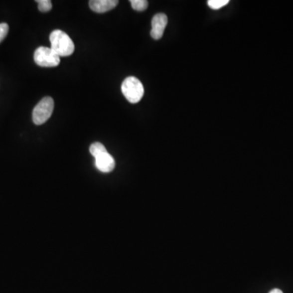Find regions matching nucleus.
Returning <instances> with one entry per match:
<instances>
[{
	"mask_svg": "<svg viewBox=\"0 0 293 293\" xmlns=\"http://www.w3.org/2000/svg\"><path fill=\"white\" fill-rule=\"evenodd\" d=\"M50 42L51 48L60 57L71 56L74 52L75 46L71 38L66 33L60 29H56L51 32L50 34Z\"/></svg>",
	"mask_w": 293,
	"mask_h": 293,
	"instance_id": "nucleus-1",
	"label": "nucleus"
},
{
	"mask_svg": "<svg viewBox=\"0 0 293 293\" xmlns=\"http://www.w3.org/2000/svg\"><path fill=\"white\" fill-rule=\"evenodd\" d=\"M122 92L130 103L136 104L145 95V88L138 78L131 76L122 82Z\"/></svg>",
	"mask_w": 293,
	"mask_h": 293,
	"instance_id": "nucleus-2",
	"label": "nucleus"
},
{
	"mask_svg": "<svg viewBox=\"0 0 293 293\" xmlns=\"http://www.w3.org/2000/svg\"><path fill=\"white\" fill-rule=\"evenodd\" d=\"M54 100L51 97H44L36 105L33 111V122L35 125H42L51 118L53 113Z\"/></svg>",
	"mask_w": 293,
	"mask_h": 293,
	"instance_id": "nucleus-3",
	"label": "nucleus"
},
{
	"mask_svg": "<svg viewBox=\"0 0 293 293\" xmlns=\"http://www.w3.org/2000/svg\"><path fill=\"white\" fill-rule=\"evenodd\" d=\"M34 62L41 67L52 68L60 65V58L51 48L40 47L36 49L33 55Z\"/></svg>",
	"mask_w": 293,
	"mask_h": 293,
	"instance_id": "nucleus-4",
	"label": "nucleus"
},
{
	"mask_svg": "<svg viewBox=\"0 0 293 293\" xmlns=\"http://www.w3.org/2000/svg\"><path fill=\"white\" fill-rule=\"evenodd\" d=\"M168 23V18L164 13H158L151 20V36L152 38L158 40L162 38L164 29Z\"/></svg>",
	"mask_w": 293,
	"mask_h": 293,
	"instance_id": "nucleus-5",
	"label": "nucleus"
},
{
	"mask_svg": "<svg viewBox=\"0 0 293 293\" xmlns=\"http://www.w3.org/2000/svg\"><path fill=\"white\" fill-rule=\"evenodd\" d=\"M96 167L103 173H109L115 168V160L114 157L107 151L96 158Z\"/></svg>",
	"mask_w": 293,
	"mask_h": 293,
	"instance_id": "nucleus-6",
	"label": "nucleus"
},
{
	"mask_svg": "<svg viewBox=\"0 0 293 293\" xmlns=\"http://www.w3.org/2000/svg\"><path fill=\"white\" fill-rule=\"evenodd\" d=\"M118 0H91L89 1V7L92 11L97 13H104L117 7Z\"/></svg>",
	"mask_w": 293,
	"mask_h": 293,
	"instance_id": "nucleus-7",
	"label": "nucleus"
},
{
	"mask_svg": "<svg viewBox=\"0 0 293 293\" xmlns=\"http://www.w3.org/2000/svg\"><path fill=\"white\" fill-rule=\"evenodd\" d=\"M90 152L94 157L96 158L107 152V150L101 143L96 142L92 144L90 146Z\"/></svg>",
	"mask_w": 293,
	"mask_h": 293,
	"instance_id": "nucleus-8",
	"label": "nucleus"
},
{
	"mask_svg": "<svg viewBox=\"0 0 293 293\" xmlns=\"http://www.w3.org/2000/svg\"><path fill=\"white\" fill-rule=\"evenodd\" d=\"M131 7L134 10L144 11L148 7V2L146 0H131Z\"/></svg>",
	"mask_w": 293,
	"mask_h": 293,
	"instance_id": "nucleus-9",
	"label": "nucleus"
},
{
	"mask_svg": "<svg viewBox=\"0 0 293 293\" xmlns=\"http://www.w3.org/2000/svg\"><path fill=\"white\" fill-rule=\"evenodd\" d=\"M228 3L229 0H209L208 1V6L213 10H218Z\"/></svg>",
	"mask_w": 293,
	"mask_h": 293,
	"instance_id": "nucleus-10",
	"label": "nucleus"
},
{
	"mask_svg": "<svg viewBox=\"0 0 293 293\" xmlns=\"http://www.w3.org/2000/svg\"><path fill=\"white\" fill-rule=\"evenodd\" d=\"M38 7L39 11L42 12H47L52 8V3L50 0H38Z\"/></svg>",
	"mask_w": 293,
	"mask_h": 293,
	"instance_id": "nucleus-11",
	"label": "nucleus"
},
{
	"mask_svg": "<svg viewBox=\"0 0 293 293\" xmlns=\"http://www.w3.org/2000/svg\"><path fill=\"white\" fill-rule=\"evenodd\" d=\"M9 26L7 23L0 24V42H2L8 33Z\"/></svg>",
	"mask_w": 293,
	"mask_h": 293,
	"instance_id": "nucleus-12",
	"label": "nucleus"
},
{
	"mask_svg": "<svg viewBox=\"0 0 293 293\" xmlns=\"http://www.w3.org/2000/svg\"><path fill=\"white\" fill-rule=\"evenodd\" d=\"M283 293V292L281 291V290H280V289H273V290H271V291L270 292V293Z\"/></svg>",
	"mask_w": 293,
	"mask_h": 293,
	"instance_id": "nucleus-13",
	"label": "nucleus"
}]
</instances>
